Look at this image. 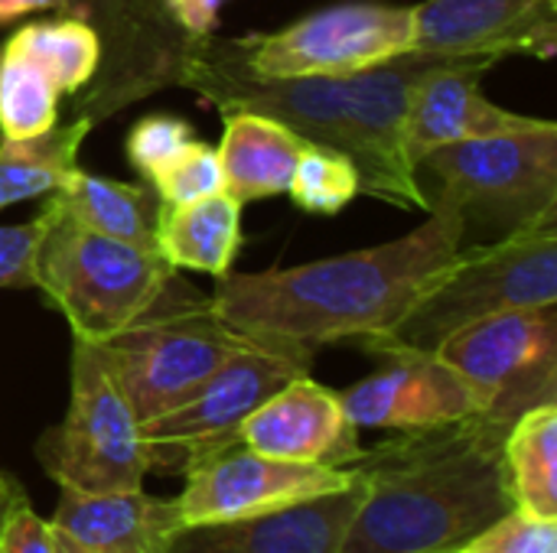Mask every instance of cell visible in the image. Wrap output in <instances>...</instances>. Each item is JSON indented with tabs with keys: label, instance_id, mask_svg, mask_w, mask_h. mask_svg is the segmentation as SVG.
I'll return each mask as SVG.
<instances>
[{
	"label": "cell",
	"instance_id": "6da1fadb",
	"mask_svg": "<svg viewBox=\"0 0 557 553\" xmlns=\"http://www.w3.org/2000/svg\"><path fill=\"white\" fill-rule=\"evenodd\" d=\"M463 238L454 215L431 209L414 231L284 271L225 274L212 310L242 336L317 355L333 342L388 336L460 261Z\"/></svg>",
	"mask_w": 557,
	"mask_h": 553
},
{
	"label": "cell",
	"instance_id": "7a4b0ae2",
	"mask_svg": "<svg viewBox=\"0 0 557 553\" xmlns=\"http://www.w3.org/2000/svg\"><path fill=\"white\" fill-rule=\"evenodd\" d=\"M509 427L467 420L395 430L349 466L362 502L339 553H450L516 508L506 443Z\"/></svg>",
	"mask_w": 557,
	"mask_h": 553
},
{
	"label": "cell",
	"instance_id": "3957f363",
	"mask_svg": "<svg viewBox=\"0 0 557 553\" xmlns=\"http://www.w3.org/2000/svg\"><path fill=\"white\" fill-rule=\"evenodd\" d=\"M428 212L460 225L463 248H486L557 222V124L460 140L414 163Z\"/></svg>",
	"mask_w": 557,
	"mask_h": 553
},
{
	"label": "cell",
	"instance_id": "277c9868",
	"mask_svg": "<svg viewBox=\"0 0 557 553\" xmlns=\"http://www.w3.org/2000/svg\"><path fill=\"white\" fill-rule=\"evenodd\" d=\"M140 424L196 394L232 355L251 345L173 274L166 290L121 332L95 342Z\"/></svg>",
	"mask_w": 557,
	"mask_h": 553
},
{
	"label": "cell",
	"instance_id": "5b68a950",
	"mask_svg": "<svg viewBox=\"0 0 557 553\" xmlns=\"http://www.w3.org/2000/svg\"><path fill=\"white\" fill-rule=\"evenodd\" d=\"M46 231L33 261V287L69 319L72 336L101 342L131 326L173 280L157 248L98 235L46 196Z\"/></svg>",
	"mask_w": 557,
	"mask_h": 553
},
{
	"label": "cell",
	"instance_id": "8992f818",
	"mask_svg": "<svg viewBox=\"0 0 557 553\" xmlns=\"http://www.w3.org/2000/svg\"><path fill=\"white\" fill-rule=\"evenodd\" d=\"M557 306V222L529 228L486 248H463L460 261L431 287V293L382 339L366 349L437 352L457 329L506 313Z\"/></svg>",
	"mask_w": 557,
	"mask_h": 553
},
{
	"label": "cell",
	"instance_id": "52a82bcc",
	"mask_svg": "<svg viewBox=\"0 0 557 553\" xmlns=\"http://www.w3.org/2000/svg\"><path fill=\"white\" fill-rule=\"evenodd\" d=\"M33 453L59 489H144L150 463L140 420L95 342L72 336L69 407L62 424L36 440Z\"/></svg>",
	"mask_w": 557,
	"mask_h": 553
},
{
	"label": "cell",
	"instance_id": "ba28073f",
	"mask_svg": "<svg viewBox=\"0 0 557 553\" xmlns=\"http://www.w3.org/2000/svg\"><path fill=\"white\" fill-rule=\"evenodd\" d=\"M228 52L261 78H339L414 46V7L372 0L333 3L277 33L225 39Z\"/></svg>",
	"mask_w": 557,
	"mask_h": 553
},
{
	"label": "cell",
	"instance_id": "9c48e42d",
	"mask_svg": "<svg viewBox=\"0 0 557 553\" xmlns=\"http://www.w3.org/2000/svg\"><path fill=\"white\" fill-rule=\"evenodd\" d=\"M437 355L470 385L480 414L503 427L557 404V306L476 319L447 336Z\"/></svg>",
	"mask_w": 557,
	"mask_h": 553
},
{
	"label": "cell",
	"instance_id": "30bf717a",
	"mask_svg": "<svg viewBox=\"0 0 557 553\" xmlns=\"http://www.w3.org/2000/svg\"><path fill=\"white\" fill-rule=\"evenodd\" d=\"M313 355L264 342H251L232 355L196 394L140 424L150 473L183 476L199 456L238 443L248 414L290 378L307 375Z\"/></svg>",
	"mask_w": 557,
	"mask_h": 553
},
{
	"label": "cell",
	"instance_id": "8fae6325",
	"mask_svg": "<svg viewBox=\"0 0 557 553\" xmlns=\"http://www.w3.org/2000/svg\"><path fill=\"white\" fill-rule=\"evenodd\" d=\"M62 16L88 23L101 42V65L88 91L75 98V114L91 124L121 108L180 85L193 36L157 0H65Z\"/></svg>",
	"mask_w": 557,
	"mask_h": 553
},
{
	"label": "cell",
	"instance_id": "7c38bea8",
	"mask_svg": "<svg viewBox=\"0 0 557 553\" xmlns=\"http://www.w3.org/2000/svg\"><path fill=\"white\" fill-rule=\"evenodd\" d=\"M434 59L441 55L405 52L372 68L336 78L343 111L356 137L352 163L359 169L362 192L418 212H428V199L405 150V121L411 91Z\"/></svg>",
	"mask_w": 557,
	"mask_h": 553
},
{
	"label": "cell",
	"instance_id": "4fadbf2b",
	"mask_svg": "<svg viewBox=\"0 0 557 553\" xmlns=\"http://www.w3.org/2000/svg\"><path fill=\"white\" fill-rule=\"evenodd\" d=\"M349 482L352 469L271 460L238 440L199 456L183 473V489L173 499L183 525H209L268 515L326 492H339Z\"/></svg>",
	"mask_w": 557,
	"mask_h": 553
},
{
	"label": "cell",
	"instance_id": "5bb4252c",
	"mask_svg": "<svg viewBox=\"0 0 557 553\" xmlns=\"http://www.w3.org/2000/svg\"><path fill=\"white\" fill-rule=\"evenodd\" d=\"M557 0H428L414 7L411 52L441 59H552Z\"/></svg>",
	"mask_w": 557,
	"mask_h": 553
},
{
	"label": "cell",
	"instance_id": "9a60e30c",
	"mask_svg": "<svg viewBox=\"0 0 557 553\" xmlns=\"http://www.w3.org/2000/svg\"><path fill=\"white\" fill-rule=\"evenodd\" d=\"M375 355L382 368L339 391L359 430H421L480 414L470 385L437 352L388 349Z\"/></svg>",
	"mask_w": 557,
	"mask_h": 553
},
{
	"label": "cell",
	"instance_id": "2e32d148",
	"mask_svg": "<svg viewBox=\"0 0 557 553\" xmlns=\"http://www.w3.org/2000/svg\"><path fill=\"white\" fill-rule=\"evenodd\" d=\"M238 440L271 460L349 469L362 453L359 427L349 420L339 391L307 375L290 378L264 398L238 430Z\"/></svg>",
	"mask_w": 557,
	"mask_h": 553
},
{
	"label": "cell",
	"instance_id": "e0dca14e",
	"mask_svg": "<svg viewBox=\"0 0 557 553\" xmlns=\"http://www.w3.org/2000/svg\"><path fill=\"white\" fill-rule=\"evenodd\" d=\"M490 68L493 62L483 59L431 62V68L418 78L411 91L408 121H405V150L411 163L447 143L493 137V134H516L545 124V117L516 114L490 101L480 88V78Z\"/></svg>",
	"mask_w": 557,
	"mask_h": 553
},
{
	"label": "cell",
	"instance_id": "ac0fdd59",
	"mask_svg": "<svg viewBox=\"0 0 557 553\" xmlns=\"http://www.w3.org/2000/svg\"><path fill=\"white\" fill-rule=\"evenodd\" d=\"M362 502V482L326 492L268 515L238 521L183 525L166 553H339L349 521Z\"/></svg>",
	"mask_w": 557,
	"mask_h": 553
},
{
	"label": "cell",
	"instance_id": "d6986e66",
	"mask_svg": "<svg viewBox=\"0 0 557 553\" xmlns=\"http://www.w3.org/2000/svg\"><path fill=\"white\" fill-rule=\"evenodd\" d=\"M49 525L91 553H166L170 538L183 528V515L176 499L147 495L144 489H59Z\"/></svg>",
	"mask_w": 557,
	"mask_h": 553
},
{
	"label": "cell",
	"instance_id": "ffe728a7",
	"mask_svg": "<svg viewBox=\"0 0 557 553\" xmlns=\"http://www.w3.org/2000/svg\"><path fill=\"white\" fill-rule=\"evenodd\" d=\"M307 147L310 143L304 137L264 114L222 111V143L215 153L222 163L225 192L242 205L287 192Z\"/></svg>",
	"mask_w": 557,
	"mask_h": 553
},
{
	"label": "cell",
	"instance_id": "44dd1931",
	"mask_svg": "<svg viewBox=\"0 0 557 553\" xmlns=\"http://www.w3.org/2000/svg\"><path fill=\"white\" fill-rule=\"evenodd\" d=\"M242 248V202L215 192L196 202H163L157 218V251L173 271H199L222 280Z\"/></svg>",
	"mask_w": 557,
	"mask_h": 553
},
{
	"label": "cell",
	"instance_id": "7402d4cb",
	"mask_svg": "<svg viewBox=\"0 0 557 553\" xmlns=\"http://www.w3.org/2000/svg\"><path fill=\"white\" fill-rule=\"evenodd\" d=\"M49 199L98 235L137 248H157V218L163 199L150 183H117L78 166L55 192H49Z\"/></svg>",
	"mask_w": 557,
	"mask_h": 553
},
{
	"label": "cell",
	"instance_id": "603a6c76",
	"mask_svg": "<svg viewBox=\"0 0 557 553\" xmlns=\"http://www.w3.org/2000/svg\"><path fill=\"white\" fill-rule=\"evenodd\" d=\"M88 117L55 121L49 130L0 140V209L55 192L78 169V147L91 134Z\"/></svg>",
	"mask_w": 557,
	"mask_h": 553
},
{
	"label": "cell",
	"instance_id": "cb8c5ba5",
	"mask_svg": "<svg viewBox=\"0 0 557 553\" xmlns=\"http://www.w3.org/2000/svg\"><path fill=\"white\" fill-rule=\"evenodd\" d=\"M503 456L516 505L557 518V404L522 414L506 433Z\"/></svg>",
	"mask_w": 557,
	"mask_h": 553
},
{
	"label": "cell",
	"instance_id": "d4e9b609",
	"mask_svg": "<svg viewBox=\"0 0 557 553\" xmlns=\"http://www.w3.org/2000/svg\"><path fill=\"white\" fill-rule=\"evenodd\" d=\"M33 62H39L62 95H82L101 65V42L95 29L75 16L36 20L10 36Z\"/></svg>",
	"mask_w": 557,
	"mask_h": 553
},
{
	"label": "cell",
	"instance_id": "484cf974",
	"mask_svg": "<svg viewBox=\"0 0 557 553\" xmlns=\"http://www.w3.org/2000/svg\"><path fill=\"white\" fill-rule=\"evenodd\" d=\"M59 88L49 72L10 39L0 49V137H33L59 121Z\"/></svg>",
	"mask_w": 557,
	"mask_h": 553
},
{
	"label": "cell",
	"instance_id": "4316f807",
	"mask_svg": "<svg viewBox=\"0 0 557 553\" xmlns=\"http://www.w3.org/2000/svg\"><path fill=\"white\" fill-rule=\"evenodd\" d=\"M359 192L362 186H359L356 163L317 143H310L300 153L297 169L287 186V196L294 199V205H300L310 215H339Z\"/></svg>",
	"mask_w": 557,
	"mask_h": 553
},
{
	"label": "cell",
	"instance_id": "83f0119b",
	"mask_svg": "<svg viewBox=\"0 0 557 553\" xmlns=\"http://www.w3.org/2000/svg\"><path fill=\"white\" fill-rule=\"evenodd\" d=\"M147 183L153 186V192L163 202H173V205L225 192V176H222L219 153H215V147H209L202 140H189Z\"/></svg>",
	"mask_w": 557,
	"mask_h": 553
},
{
	"label": "cell",
	"instance_id": "f1b7e54d",
	"mask_svg": "<svg viewBox=\"0 0 557 553\" xmlns=\"http://www.w3.org/2000/svg\"><path fill=\"white\" fill-rule=\"evenodd\" d=\"M450 553H557V518L512 508Z\"/></svg>",
	"mask_w": 557,
	"mask_h": 553
},
{
	"label": "cell",
	"instance_id": "f546056e",
	"mask_svg": "<svg viewBox=\"0 0 557 553\" xmlns=\"http://www.w3.org/2000/svg\"><path fill=\"white\" fill-rule=\"evenodd\" d=\"M193 134L196 130L183 117H173V114H147V117H140L131 127L127 143H124L134 173H140L144 183H147L170 156H176L189 140H196Z\"/></svg>",
	"mask_w": 557,
	"mask_h": 553
},
{
	"label": "cell",
	"instance_id": "4dcf8cb0",
	"mask_svg": "<svg viewBox=\"0 0 557 553\" xmlns=\"http://www.w3.org/2000/svg\"><path fill=\"white\" fill-rule=\"evenodd\" d=\"M46 231V212L20 225H0V290L33 287V261Z\"/></svg>",
	"mask_w": 557,
	"mask_h": 553
},
{
	"label": "cell",
	"instance_id": "1f68e13d",
	"mask_svg": "<svg viewBox=\"0 0 557 553\" xmlns=\"http://www.w3.org/2000/svg\"><path fill=\"white\" fill-rule=\"evenodd\" d=\"M0 553H55V531L20 495L0 521Z\"/></svg>",
	"mask_w": 557,
	"mask_h": 553
},
{
	"label": "cell",
	"instance_id": "d6a6232c",
	"mask_svg": "<svg viewBox=\"0 0 557 553\" xmlns=\"http://www.w3.org/2000/svg\"><path fill=\"white\" fill-rule=\"evenodd\" d=\"M222 3H225V0H170V13L176 16V23H180L193 39H199V36L215 33Z\"/></svg>",
	"mask_w": 557,
	"mask_h": 553
},
{
	"label": "cell",
	"instance_id": "836d02e7",
	"mask_svg": "<svg viewBox=\"0 0 557 553\" xmlns=\"http://www.w3.org/2000/svg\"><path fill=\"white\" fill-rule=\"evenodd\" d=\"M65 0H0V26L26 16V13H39V10H62Z\"/></svg>",
	"mask_w": 557,
	"mask_h": 553
},
{
	"label": "cell",
	"instance_id": "e575fe53",
	"mask_svg": "<svg viewBox=\"0 0 557 553\" xmlns=\"http://www.w3.org/2000/svg\"><path fill=\"white\" fill-rule=\"evenodd\" d=\"M20 495H26V492L20 489V482H16V479H10V476L0 469V521H3V515L10 512V505H13Z\"/></svg>",
	"mask_w": 557,
	"mask_h": 553
},
{
	"label": "cell",
	"instance_id": "d590c367",
	"mask_svg": "<svg viewBox=\"0 0 557 553\" xmlns=\"http://www.w3.org/2000/svg\"><path fill=\"white\" fill-rule=\"evenodd\" d=\"M55 553H91V551L78 548L75 541H69V538H62V535L55 531Z\"/></svg>",
	"mask_w": 557,
	"mask_h": 553
},
{
	"label": "cell",
	"instance_id": "8d00e7d4",
	"mask_svg": "<svg viewBox=\"0 0 557 553\" xmlns=\"http://www.w3.org/2000/svg\"><path fill=\"white\" fill-rule=\"evenodd\" d=\"M157 3H166V7H170V0H157Z\"/></svg>",
	"mask_w": 557,
	"mask_h": 553
}]
</instances>
